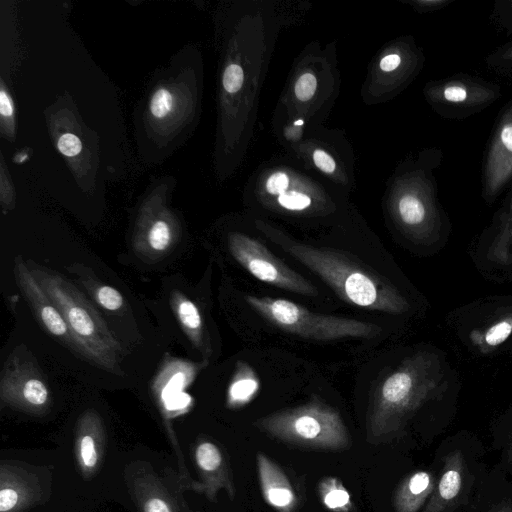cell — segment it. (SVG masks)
I'll return each mask as SVG.
<instances>
[{"mask_svg": "<svg viewBox=\"0 0 512 512\" xmlns=\"http://www.w3.org/2000/svg\"><path fill=\"white\" fill-rule=\"evenodd\" d=\"M286 154L345 191L356 187V155L344 130L317 125Z\"/></svg>", "mask_w": 512, "mask_h": 512, "instance_id": "12", "label": "cell"}, {"mask_svg": "<svg viewBox=\"0 0 512 512\" xmlns=\"http://www.w3.org/2000/svg\"><path fill=\"white\" fill-rule=\"evenodd\" d=\"M424 65L423 48L413 36L389 40L368 64L360 91L363 103L377 105L394 99L416 79Z\"/></svg>", "mask_w": 512, "mask_h": 512, "instance_id": "11", "label": "cell"}, {"mask_svg": "<svg viewBox=\"0 0 512 512\" xmlns=\"http://www.w3.org/2000/svg\"><path fill=\"white\" fill-rule=\"evenodd\" d=\"M455 0H401L418 14L432 13L446 8Z\"/></svg>", "mask_w": 512, "mask_h": 512, "instance_id": "33", "label": "cell"}, {"mask_svg": "<svg viewBox=\"0 0 512 512\" xmlns=\"http://www.w3.org/2000/svg\"><path fill=\"white\" fill-rule=\"evenodd\" d=\"M512 333V321H500L490 327L485 335V341L490 346L503 343Z\"/></svg>", "mask_w": 512, "mask_h": 512, "instance_id": "32", "label": "cell"}, {"mask_svg": "<svg viewBox=\"0 0 512 512\" xmlns=\"http://www.w3.org/2000/svg\"><path fill=\"white\" fill-rule=\"evenodd\" d=\"M507 212H508V216H509L511 226H512V198H511V202H510V208Z\"/></svg>", "mask_w": 512, "mask_h": 512, "instance_id": "38", "label": "cell"}, {"mask_svg": "<svg viewBox=\"0 0 512 512\" xmlns=\"http://www.w3.org/2000/svg\"><path fill=\"white\" fill-rule=\"evenodd\" d=\"M13 271L19 289L46 331L75 347L65 319L21 256L15 258Z\"/></svg>", "mask_w": 512, "mask_h": 512, "instance_id": "17", "label": "cell"}, {"mask_svg": "<svg viewBox=\"0 0 512 512\" xmlns=\"http://www.w3.org/2000/svg\"><path fill=\"white\" fill-rule=\"evenodd\" d=\"M436 480L437 472L433 470H417L408 474L395 489V512H421L433 493Z\"/></svg>", "mask_w": 512, "mask_h": 512, "instance_id": "19", "label": "cell"}, {"mask_svg": "<svg viewBox=\"0 0 512 512\" xmlns=\"http://www.w3.org/2000/svg\"><path fill=\"white\" fill-rule=\"evenodd\" d=\"M480 444L449 440L441 449L435 488L421 512L472 510L486 475Z\"/></svg>", "mask_w": 512, "mask_h": 512, "instance_id": "8", "label": "cell"}, {"mask_svg": "<svg viewBox=\"0 0 512 512\" xmlns=\"http://www.w3.org/2000/svg\"><path fill=\"white\" fill-rule=\"evenodd\" d=\"M173 241L171 226L166 220L154 221L146 235L148 249L155 253H162L169 249Z\"/></svg>", "mask_w": 512, "mask_h": 512, "instance_id": "26", "label": "cell"}, {"mask_svg": "<svg viewBox=\"0 0 512 512\" xmlns=\"http://www.w3.org/2000/svg\"><path fill=\"white\" fill-rule=\"evenodd\" d=\"M228 247L234 259L258 280L305 296L318 294V289L309 280L250 235L239 231L230 232Z\"/></svg>", "mask_w": 512, "mask_h": 512, "instance_id": "14", "label": "cell"}, {"mask_svg": "<svg viewBox=\"0 0 512 512\" xmlns=\"http://www.w3.org/2000/svg\"><path fill=\"white\" fill-rule=\"evenodd\" d=\"M252 219L258 232L317 274L343 301L391 314L406 311V300L389 281L347 254L299 242L266 219Z\"/></svg>", "mask_w": 512, "mask_h": 512, "instance_id": "3", "label": "cell"}, {"mask_svg": "<svg viewBox=\"0 0 512 512\" xmlns=\"http://www.w3.org/2000/svg\"><path fill=\"white\" fill-rule=\"evenodd\" d=\"M0 111L3 120L8 121L13 119L14 114V106L13 101L9 95V93L4 89V87L1 88L0 91Z\"/></svg>", "mask_w": 512, "mask_h": 512, "instance_id": "36", "label": "cell"}, {"mask_svg": "<svg viewBox=\"0 0 512 512\" xmlns=\"http://www.w3.org/2000/svg\"><path fill=\"white\" fill-rule=\"evenodd\" d=\"M495 442V449L499 451L501 459L499 467L512 482V432L495 436Z\"/></svg>", "mask_w": 512, "mask_h": 512, "instance_id": "31", "label": "cell"}, {"mask_svg": "<svg viewBox=\"0 0 512 512\" xmlns=\"http://www.w3.org/2000/svg\"><path fill=\"white\" fill-rule=\"evenodd\" d=\"M173 108V95L166 88L157 89L150 100L149 109L154 118L168 116Z\"/></svg>", "mask_w": 512, "mask_h": 512, "instance_id": "30", "label": "cell"}, {"mask_svg": "<svg viewBox=\"0 0 512 512\" xmlns=\"http://www.w3.org/2000/svg\"><path fill=\"white\" fill-rule=\"evenodd\" d=\"M471 511L512 512V482L500 467L486 473Z\"/></svg>", "mask_w": 512, "mask_h": 512, "instance_id": "20", "label": "cell"}, {"mask_svg": "<svg viewBox=\"0 0 512 512\" xmlns=\"http://www.w3.org/2000/svg\"><path fill=\"white\" fill-rule=\"evenodd\" d=\"M422 92L436 114L456 121L482 112L502 97L498 84L468 73L431 80L424 85Z\"/></svg>", "mask_w": 512, "mask_h": 512, "instance_id": "13", "label": "cell"}, {"mask_svg": "<svg viewBox=\"0 0 512 512\" xmlns=\"http://www.w3.org/2000/svg\"><path fill=\"white\" fill-rule=\"evenodd\" d=\"M144 512H172L169 504L159 497L149 498L144 503Z\"/></svg>", "mask_w": 512, "mask_h": 512, "instance_id": "37", "label": "cell"}, {"mask_svg": "<svg viewBox=\"0 0 512 512\" xmlns=\"http://www.w3.org/2000/svg\"><path fill=\"white\" fill-rule=\"evenodd\" d=\"M490 18L507 36L512 35V0L495 1Z\"/></svg>", "mask_w": 512, "mask_h": 512, "instance_id": "29", "label": "cell"}, {"mask_svg": "<svg viewBox=\"0 0 512 512\" xmlns=\"http://www.w3.org/2000/svg\"><path fill=\"white\" fill-rule=\"evenodd\" d=\"M442 161L441 149L423 148L402 159L385 184V215L398 232L410 239H427L444 225L436 180Z\"/></svg>", "mask_w": 512, "mask_h": 512, "instance_id": "4", "label": "cell"}, {"mask_svg": "<svg viewBox=\"0 0 512 512\" xmlns=\"http://www.w3.org/2000/svg\"><path fill=\"white\" fill-rule=\"evenodd\" d=\"M172 306L175 315L184 332L195 347L204 352V326L197 305L180 293L172 296Z\"/></svg>", "mask_w": 512, "mask_h": 512, "instance_id": "22", "label": "cell"}, {"mask_svg": "<svg viewBox=\"0 0 512 512\" xmlns=\"http://www.w3.org/2000/svg\"><path fill=\"white\" fill-rule=\"evenodd\" d=\"M349 197V192L285 152L258 164L243 190L251 211L300 222H326L343 216L349 209Z\"/></svg>", "mask_w": 512, "mask_h": 512, "instance_id": "2", "label": "cell"}, {"mask_svg": "<svg viewBox=\"0 0 512 512\" xmlns=\"http://www.w3.org/2000/svg\"><path fill=\"white\" fill-rule=\"evenodd\" d=\"M258 389L259 381L252 368L246 363H239L229 389V404L233 406L246 404Z\"/></svg>", "mask_w": 512, "mask_h": 512, "instance_id": "24", "label": "cell"}, {"mask_svg": "<svg viewBox=\"0 0 512 512\" xmlns=\"http://www.w3.org/2000/svg\"><path fill=\"white\" fill-rule=\"evenodd\" d=\"M195 458L197 465L206 475L209 495L213 498L217 490L224 488L233 498L234 485L220 449L211 442H202L196 449Z\"/></svg>", "mask_w": 512, "mask_h": 512, "instance_id": "21", "label": "cell"}, {"mask_svg": "<svg viewBox=\"0 0 512 512\" xmlns=\"http://www.w3.org/2000/svg\"><path fill=\"white\" fill-rule=\"evenodd\" d=\"M18 491L11 486L2 485L0 491V512H10L18 504Z\"/></svg>", "mask_w": 512, "mask_h": 512, "instance_id": "35", "label": "cell"}, {"mask_svg": "<svg viewBox=\"0 0 512 512\" xmlns=\"http://www.w3.org/2000/svg\"><path fill=\"white\" fill-rule=\"evenodd\" d=\"M84 430L79 434L78 439V455L81 466L86 471H90L98 464L99 453L97 446V438L89 432L86 418H84Z\"/></svg>", "mask_w": 512, "mask_h": 512, "instance_id": "25", "label": "cell"}, {"mask_svg": "<svg viewBox=\"0 0 512 512\" xmlns=\"http://www.w3.org/2000/svg\"><path fill=\"white\" fill-rule=\"evenodd\" d=\"M337 42H309L291 63L276 108L308 128L323 125L340 95Z\"/></svg>", "mask_w": 512, "mask_h": 512, "instance_id": "5", "label": "cell"}, {"mask_svg": "<svg viewBox=\"0 0 512 512\" xmlns=\"http://www.w3.org/2000/svg\"><path fill=\"white\" fill-rule=\"evenodd\" d=\"M512 184V100L499 111L484 154L482 196L492 203Z\"/></svg>", "mask_w": 512, "mask_h": 512, "instance_id": "15", "label": "cell"}, {"mask_svg": "<svg viewBox=\"0 0 512 512\" xmlns=\"http://www.w3.org/2000/svg\"><path fill=\"white\" fill-rule=\"evenodd\" d=\"M245 300L253 310L276 327L306 339L328 341L345 337L372 338L382 330L374 323L314 313L287 299L247 295Z\"/></svg>", "mask_w": 512, "mask_h": 512, "instance_id": "9", "label": "cell"}, {"mask_svg": "<svg viewBox=\"0 0 512 512\" xmlns=\"http://www.w3.org/2000/svg\"><path fill=\"white\" fill-rule=\"evenodd\" d=\"M57 147L64 156L74 157L81 152L82 143L76 135L65 133L58 139Z\"/></svg>", "mask_w": 512, "mask_h": 512, "instance_id": "34", "label": "cell"}, {"mask_svg": "<svg viewBox=\"0 0 512 512\" xmlns=\"http://www.w3.org/2000/svg\"><path fill=\"white\" fill-rule=\"evenodd\" d=\"M426 396L414 364L407 363L377 385L370 402L366 430L370 443L395 437Z\"/></svg>", "mask_w": 512, "mask_h": 512, "instance_id": "10", "label": "cell"}, {"mask_svg": "<svg viewBox=\"0 0 512 512\" xmlns=\"http://www.w3.org/2000/svg\"><path fill=\"white\" fill-rule=\"evenodd\" d=\"M256 465L265 502L277 512H294L298 499L285 472L263 452L257 453Z\"/></svg>", "mask_w": 512, "mask_h": 512, "instance_id": "18", "label": "cell"}, {"mask_svg": "<svg viewBox=\"0 0 512 512\" xmlns=\"http://www.w3.org/2000/svg\"><path fill=\"white\" fill-rule=\"evenodd\" d=\"M318 494L322 504L332 512H351V495L339 478L328 476L318 484Z\"/></svg>", "mask_w": 512, "mask_h": 512, "instance_id": "23", "label": "cell"}, {"mask_svg": "<svg viewBox=\"0 0 512 512\" xmlns=\"http://www.w3.org/2000/svg\"><path fill=\"white\" fill-rule=\"evenodd\" d=\"M254 426L275 439L309 449L342 451L352 443L339 412L317 397L259 418Z\"/></svg>", "mask_w": 512, "mask_h": 512, "instance_id": "7", "label": "cell"}, {"mask_svg": "<svg viewBox=\"0 0 512 512\" xmlns=\"http://www.w3.org/2000/svg\"><path fill=\"white\" fill-rule=\"evenodd\" d=\"M308 5L294 0H241L230 7L220 77L223 176L241 165L250 148L279 35L305 15Z\"/></svg>", "mask_w": 512, "mask_h": 512, "instance_id": "1", "label": "cell"}, {"mask_svg": "<svg viewBox=\"0 0 512 512\" xmlns=\"http://www.w3.org/2000/svg\"><path fill=\"white\" fill-rule=\"evenodd\" d=\"M2 402L30 412L46 408L50 393L41 373L28 360L12 358L5 365L1 377Z\"/></svg>", "mask_w": 512, "mask_h": 512, "instance_id": "16", "label": "cell"}, {"mask_svg": "<svg viewBox=\"0 0 512 512\" xmlns=\"http://www.w3.org/2000/svg\"><path fill=\"white\" fill-rule=\"evenodd\" d=\"M487 68L498 74H512V40L497 47L484 58Z\"/></svg>", "mask_w": 512, "mask_h": 512, "instance_id": "27", "label": "cell"}, {"mask_svg": "<svg viewBox=\"0 0 512 512\" xmlns=\"http://www.w3.org/2000/svg\"><path fill=\"white\" fill-rule=\"evenodd\" d=\"M92 295L96 302L106 310L117 311L124 306L122 294L112 286L100 285L92 287Z\"/></svg>", "mask_w": 512, "mask_h": 512, "instance_id": "28", "label": "cell"}, {"mask_svg": "<svg viewBox=\"0 0 512 512\" xmlns=\"http://www.w3.org/2000/svg\"><path fill=\"white\" fill-rule=\"evenodd\" d=\"M30 269L65 319L80 353L102 369L119 372L123 348L91 303L60 274Z\"/></svg>", "mask_w": 512, "mask_h": 512, "instance_id": "6", "label": "cell"}]
</instances>
